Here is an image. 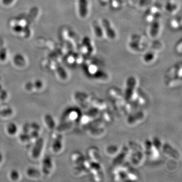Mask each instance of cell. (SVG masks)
<instances>
[{
    "mask_svg": "<svg viewBox=\"0 0 182 182\" xmlns=\"http://www.w3.org/2000/svg\"><path fill=\"white\" fill-rule=\"evenodd\" d=\"M151 0H142L141 1V5H148L149 3H150Z\"/></svg>",
    "mask_w": 182,
    "mask_h": 182,
    "instance_id": "obj_41",
    "label": "cell"
},
{
    "mask_svg": "<svg viewBox=\"0 0 182 182\" xmlns=\"http://www.w3.org/2000/svg\"><path fill=\"white\" fill-rule=\"evenodd\" d=\"M178 0H169L168 2L167 8L169 13H174L178 9Z\"/></svg>",
    "mask_w": 182,
    "mask_h": 182,
    "instance_id": "obj_21",
    "label": "cell"
},
{
    "mask_svg": "<svg viewBox=\"0 0 182 182\" xmlns=\"http://www.w3.org/2000/svg\"><path fill=\"white\" fill-rule=\"evenodd\" d=\"M106 153L110 156L115 157L117 154L119 153V149L117 146L115 145H110L108 146L106 148Z\"/></svg>",
    "mask_w": 182,
    "mask_h": 182,
    "instance_id": "obj_24",
    "label": "cell"
},
{
    "mask_svg": "<svg viewBox=\"0 0 182 182\" xmlns=\"http://www.w3.org/2000/svg\"><path fill=\"white\" fill-rule=\"evenodd\" d=\"M20 139L21 141L24 142L29 141L30 140V135L27 133H25V134L21 135V136H20Z\"/></svg>",
    "mask_w": 182,
    "mask_h": 182,
    "instance_id": "obj_34",
    "label": "cell"
},
{
    "mask_svg": "<svg viewBox=\"0 0 182 182\" xmlns=\"http://www.w3.org/2000/svg\"><path fill=\"white\" fill-rule=\"evenodd\" d=\"M87 159L89 163H102L101 154L99 149L95 147L89 148L87 151Z\"/></svg>",
    "mask_w": 182,
    "mask_h": 182,
    "instance_id": "obj_10",
    "label": "cell"
},
{
    "mask_svg": "<svg viewBox=\"0 0 182 182\" xmlns=\"http://www.w3.org/2000/svg\"><path fill=\"white\" fill-rule=\"evenodd\" d=\"M45 121L46 124L48 126V128L50 129H53L54 128L55 124L54 120L53 119V118L49 114H47L45 116Z\"/></svg>",
    "mask_w": 182,
    "mask_h": 182,
    "instance_id": "obj_26",
    "label": "cell"
},
{
    "mask_svg": "<svg viewBox=\"0 0 182 182\" xmlns=\"http://www.w3.org/2000/svg\"><path fill=\"white\" fill-rule=\"evenodd\" d=\"M79 13L80 17L85 18L88 13V5L87 0H79Z\"/></svg>",
    "mask_w": 182,
    "mask_h": 182,
    "instance_id": "obj_17",
    "label": "cell"
},
{
    "mask_svg": "<svg viewBox=\"0 0 182 182\" xmlns=\"http://www.w3.org/2000/svg\"><path fill=\"white\" fill-rule=\"evenodd\" d=\"M160 7L159 5L153 6L149 10L148 12L157 16H160V12L161 10Z\"/></svg>",
    "mask_w": 182,
    "mask_h": 182,
    "instance_id": "obj_28",
    "label": "cell"
},
{
    "mask_svg": "<svg viewBox=\"0 0 182 182\" xmlns=\"http://www.w3.org/2000/svg\"><path fill=\"white\" fill-rule=\"evenodd\" d=\"M169 25H170V26L173 29H179L182 25L181 17L173 18L170 21Z\"/></svg>",
    "mask_w": 182,
    "mask_h": 182,
    "instance_id": "obj_25",
    "label": "cell"
},
{
    "mask_svg": "<svg viewBox=\"0 0 182 182\" xmlns=\"http://www.w3.org/2000/svg\"><path fill=\"white\" fill-rule=\"evenodd\" d=\"M30 128H31L34 130L38 131L40 129V127L38 124H36V123H33L30 125Z\"/></svg>",
    "mask_w": 182,
    "mask_h": 182,
    "instance_id": "obj_39",
    "label": "cell"
},
{
    "mask_svg": "<svg viewBox=\"0 0 182 182\" xmlns=\"http://www.w3.org/2000/svg\"><path fill=\"white\" fill-rule=\"evenodd\" d=\"M145 116V113L143 111H137L134 113H130L128 115L127 124L130 126H136L142 123Z\"/></svg>",
    "mask_w": 182,
    "mask_h": 182,
    "instance_id": "obj_9",
    "label": "cell"
},
{
    "mask_svg": "<svg viewBox=\"0 0 182 182\" xmlns=\"http://www.w3.org/2000/svg\"><path fill=\"white\" fill-rule=\"evenodd\" d=\"M92 25H93V30L94 31L95 34L96 36L99 39H102L104 35L103 30L102 29V27L100 26L99 23L97 21H94L93 22Z\"/></svg>",
    "mask_w": 182,
    "mask_h": 182,
    "instance_id": "obj_20",
    "label": "cell"
},
{
    "mask_svg": "<svg viewBox=\"0 0 182 182\" xmlns=\"http://www.w3.org/2000/svg\"><path fill=\"white\" fill-rule=\"evenodd\" d=\"M129 149L128 160L129 163L133 167H139L143 162L145 154L140 145L135 142H129L128 144Z\"/></svg>",
    "mask_w": 182,
    "mask_h": 182,
    "instance_id": "obj_4",
    "label": "cell"
},
{
    "mask_svg": "<svg viewBox=\"0 0 182 182\" xmlns=\"http://www.w3.org/2000/svg\"><path fill=\"white\" fill-rule=\"evenodd\" d=\"M182 65H178L168 70L164 77V82L169 88L178 87L182 84Z\"/></svg>",
    "mask_w": 182,
    "mask_h": 182,
    "instance_id": "obj_5",
    "label": "cell"
},
{
    "mask_svg": "<svg viewBox=\"0 0 182 182\" xmlns=\"http://www.w3.org/2000/svg\"><path fill=\"white\" fill-rule=\"evenodd\" d=\"M162 151L166 155L176 160H179L181 159V155L179 154L178 151L174 148L169 144L165 143L162 146Z\"/></svg>",
    "mask_w": 182,
    "mask_h": 182,
    "instance_id": "obj_12",
    "label": "cell"
},
{
    "mask_svg": "<svg viewBox=\"0 0 182 182\" xmlns=\"http://www.w3.org/2000/svg\"><path fill=\"white\" fill-rule=\"evenodd\" d=\"M159 17V16L155 15L153 14L152 13L148 12L147 13H146V14L145 15V19L146 21L152 23V22H153L155 20L157 19H158Z\"/></svg>",
    "mask_w": 182,
    "mask_h": 182,
    "instance_id": "obj_27",
    "label": "cell"
},
{
    "mask_svg": "<svg viewBox=\"0 0 182 182\" xmlns=\"http://www.w3.org/2000/svg\"><path fill=\"white\" fill-rule=\"evenodd\" d=\"M30 139L36 140L39 137V134H38V131H36V130L32 131L30 133Z\"/></svg>",
    "mask_w": 182,
    "mask_h": 182,
    "instance_id": "obj_35",
    "label": "cell"
},
{
    "mask_svg": "<svg viewBox=\"0 0 182 182\" xmlns=\"http://www.w3.org/2000/svg\"><path fill=\"white\" fill-rule=\"evenodd\" d=\"M155 58L154 53H153V52H150V53L149 52L147 54L145 55L144 57V60L147 63H149L151 61H153V60H154Z\"/></svg>",
    "mask_w": 182,
    "mask_h": 182,
    "instance_id": "obj_29",
    "label": "cell"
},
{
    "mask_svg": "<svg viewBox=\"0 0 182 182\" xmlns=\"http://www.w3.org/2000/svg\"><path fill=\"white\" fill-rule=\"evenodd\" d=\"M43 84L41 81H36L34 83H29L26 84L25 88L26 90L29 91L32 90L39 89L42 87Z\"/></svg>",
    "mask_w": 182,
    "mask_h": 182,
    "instance_id": "obj_23",
    "label": "cell"
},
{
    "mask_svg": "<svg viewBox=\"0 0 182 182\" xmlns=\"http://www.w3.org/2000/svg\"><path fill=\"white\" fill-rule=\"evenodd\" d=\"M0 97L3 99H5L7 97L6 92L3 90L1 86H0Z\"/></svg>",
    "mask_w": 182,
    "mask_h": 182,
    "instance_id": "obj_37",
    "label": "cell"
},
{
    "mask_svg": "<svg viewBox=\"0 0 182 182\" xmlns=\"http://www.w3.org/2000/svg\"><path fill=\"white\" fill-rule=\"evenodd\" d=\"M30 129V125L28 124H25L23 127V131L25 132V133H27L29 132Z\"/></svg>",
    "mask_w": 182,
    "mask_h": 182,
    "instance_id": "obj_40",
    "label": "cell"
},
{
    "mask_svg": "<svg viewBox=\"0 0 182 182\" xmlns=\"http://www.w3.org/2000/svg\"><path fill=\"white\" fill-rule=\"evenodd\" d=\"M12 114V110H10V109H7L6 110H4V111L0 112V115L2 116H9L11 115Z\"/></svg>",
    "mask_w": 182,
    "mask_h": 182,
    "instance_id": "obj_36",
    "label": "cell"
},
{
    "mask_svg": "<svg viewBox=\"0 0 182 182\" xmlns=\"http://www.w3.org/2000/svg\"><path fill=\"white\" fill-rule=\"evenodd\" d=\"M87 72L90 76H93L94 78L101 79L105 78L102 76L103 72L100 71L98 65L94 63L89 62L87 64Z\"/></svg>",
    "mask_w": 182,
    "mask_h": 182,
    "instance_id": "obj_11",
    "label": "cell"
},
{
    "mask_svg": "<svg viewBox=\"0 0 182 182\" xmlns=\"http://www.w3.org/2000/svg\"><path fill=\"white\" fill-rule=\"evenodd\" d=\"M94 47L92 41L89 38L85 37L83 41L81 46V52L84 54L89 55L93 53Z\"/></svg>",
    "mask_w": 182,
    "mask_h": 182,
    "instance_id": "obj_14",
    "label": "cell"
},
{
    "mask_svg": "<svg viewBox=\"0 0 182 182\" xmlns=\"http://www.w3.org/2000/svg\"><path fill=\"white\" fill-rule=\"evenodd\" d=\"M43 145H44L43 139L41 138L37 140L34 147L32 149V153H31V155L34 158H37L39 157L41 153V150L43 149Z\"/></svg>",
    "mask_w": 182,
    "mask_h": 182,
    "instance_id": "obj_15",
    "label": "cell"
},
{
    "mask_svg": "<svg viewBox=\"0 0 182 182\" xmlns=\"http://www.w3.org/2000/svg\"><path fill=\"white\" fill-rule=\"evenodd\" d=\"M27 174L29 176L31 177H38L40 176V173L36 169L34 168H30L27 171Z\"/></svg>",
    "mask_w": 182,
    "mask_h": 182,
    "instance_id": "obj_32",
    "label": "cell"
},
{
    "mask_svg": "<svg viewBox=\"0 0 182 182\" xmlns=\"http://www.w3.org/2000/svg\"><path fill=\"white\" fill-rule=\"evenodd\" d=\"M106 123L100 118L93 120L85 128L90 136L94 138L102 137L105 132Z\"/></svg>",
    "mask_w": 182,
    "mask_h": 182,
    "instance_id": "obj_6",
    "label": "cell"
},
{
    "mask_svg": "<svg viewBox=\"0 0 182 182\" xmlns=\"http://www.w3.org/2000/svg\"><path fill=\"white\" fill-rule=\"evenodd\" d=\"M162 142L158 138L147 139L144 141L142 147L145 155L151 160H155L159 157L160 152H162Z\"/></svg>",
    "mask_w": 182,
    "mask_h": 182,
    "instance_id": "obj_3",
    "label": "cell"
},
{
    "mask_svg": "<svg viewBox=\"0 0 182 182\" xmlns=\"http://www.w3.org/2000/svg\"><path fill=\"white\" fill-rule=\"evenodd\" d=\"M109 3L113 9H119L122 5L120 0H110Z\"/></svg>",
    "mask_w": 182,
    "mask_h": 182,
    "instance_id": "obj_30",
    "label": "cell"
},
{
    "mask_svg": "<svg viewBox=\"0 0 182 182\" xmlns=\"http://www.w3.org/2000/svg\"><path fill=\"white\" fill-rule=\"evenodd\" d=\"M2 160V155L0 153V163H1Z\"/></svg>",
    "mask_w": 182,
    "mask_h": 182,
    "instance_id": "obj_43",
    "label": "cell"
},
{
    "mask_svg": "<svg viewBox=\"0 0 182 182\" xmlns=\"http://www.w3.org/2000/svg\"><path fill=\"white\" fill-rule=\"evenodd\" d=\"M182 41H180L176 46V50L179 54L182 53Z\"/></svg>",
    "mask_w": 182,
    "mask_h": 182,
    "instance_id": "obj_38",
    "label": "cell"
},
{
    "mask_svg": "<svg viewBox=\"0 0 182 182\" xmlns=\"http://www.w3.org/2000/svg\"><path fill=\"white\" fill-rule=\"evenodd\" d=\"M138 88V84L136 78L133 76L129 78L126 83L125 91L124 93V98L127 102L129 101L133 94Z\"/></svg>",
    "mask_w": 182,
    "mask_h": 182,
    "instance_id": "obj_7",
    "label": "cell"
},
{
    "mask_svg": "<svg viewBox=\"0 0 182 182\" xmlns=\"http://www.w3.org/2000/svg\"><path fill=\"white\" fill-rule=\"evenodd\" d=\"M129 154V149L128 145H125L123 146L120 151H119L117 155L114 157L113 164L114 166H116L125 163L126 160L128 159Z\"/></svg>",
    "mask_w": 182,
    "mask_h": 182,
    "instance_id": "obj_8",
    "label": "cell"
},
{
    "mask_svg": "<svg viewBox=\"0 0 182 182\" xmlns=\"http://www.w3.org/2000/svg\"><path fill=\"white\" fill-rule=\"evenodd\" d=\"M102 4H104L105 5H107V3H109L110 0H100Z\"/></svg>",
    "mask_w": 182,
    "mask_h": 182,
    "instance_id": "obj_42",
    "label": "cell"
},
{
    "mask_svg": "<svg viewBox=\"0 0 182 182\" xmlns=\"http://www.w3.org/2000/svg\"><path fill=\"white\" fill-rule=\"evenodd\" d=\"M7 131L10 134H14L17 131V127L14 124H10L7 127Z\"/></svg>",
    "mask_w": 182,
    "mask_h": 182,
    "instance_id": "obj_31",
    "label": "cell"
},
{
    "mask_svg": "<svg viewBox=\"0 0 182 182\" xmlns=\"http://www.w3.org/2000/svg\"><path fill=\"white\" fill-rule=\"evenodd\" d=\"M108 95L113 106L119 115H129L133 111V108L124 98V94L121 90L116 87L109 90Z\"/></svg>",
    "mask_w": 182,
    "mask_h": 182,
    "instance_id": "obj_1",
    "label": "cell"
},
{
    "mask_svg": "<svg viewBox=\"0 0 182 182\" xmlns=\"http://www.w3.org/2000/svg\"><path fill=\"white\" fill-rule=\"evenodd\" d=\"M99 118L105 123H110L113 120L114 114L108 107L100 113Z\"/></svg>",
    "mask_w": 182,
    "mask_h": 182,
    "instance_id": "obj_16",
    "label": "cell"
},
{
    "mask_svg": "<svg viewBox=\"0 0 182 182\" xmlns=\"http://www.w3.org/2000/svg\"><path fill=\"white\" fill-rule=\"evenodd\" d=\"M113 175L114 181L116 182L138 181L139 179L135 167L127 163L115 166Z\"/></svg>",
    "mask_w": 182,
    "mask_h": 182,
    "instance_id": "obj_2",
    "label": "cell"
},
{
    "mask_svg": "<svg viewBox=\"0 0 182 182\" xmlns=\"http://www.w3.org/2000/svg\"><path fill=\"white\" fill-rule=\"evenodd\" d=\"M102 25L105 33L109 39L114 40L116 38V35L115 30L113 29V26L108 20L106 18L102 20Z\"/></svg>",
    "mask_w": 182,
    "mask_h": 182,
    "instance_id": "obj_13",
    "label": "cell"
},
{
    "mask_svg": "<svg viewBox=\"0 0 182 182\" xmlns=\"http://www.w3.org/2000/svg\"><path fill=\"white\" fill-rule=\"evenodd\" d=\"M52 147L55 152H58L60 151L62 147V136L61 135H58L56 137Z\"/></svg>",
    "mask_w": 182,
    "mask_h": 182,
    "instance_id": "obj_19",
    "label": "cell"
},
{
    "mask_svg": "<svg viewBox=\"0 0 182 182\" xmlns=\"http://www.w3.org/2000/svg\"><path fill=\"white\" fill-rule=\"evenodd\" d=\"M52 163L51 158L49 156L44 158L43 163V172L45 174H49L52 168Z\"/></svg>",
    "mask_w": 182,
    "mask_h": 182,
    "instance_id": "obj_18",
    "label": "cell"
},
{
    "mask_svg": "<svg viewBox=\"0 0 182 182\" xmlns=\"http://www.w3.org/2000/svg\"><path fill=\"white\" fill-rule=\"evenodd\" d=\"M158 19L155 20L153 22H152V25H151V29H150V35L152 37H155L157 36V35L159 32V27L160 25L158 21Z\"/></svg>",
    "mask_w": 182,
    "mask_h": 182,
    "instance_id": "obj_22",
    "label": "cell"
},
{
    "mask_svg": "<svg viewBox=\"0 0 182 182\" xmlns=\"http://www.w3.org/2000/svg\"><path fill=\"white\" fill-rule=\"evenodd\" d=\"M19 174H18L17 171H15V170H13L10 173V177L11 179L13 181H16L19 178Z\"/></svg>",
    "mask_w": 182,
    "mask_h": 182,
    "instance_id": "obj_33",
    "label": "cell"
}]
</instances>
